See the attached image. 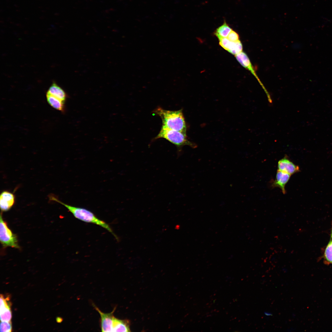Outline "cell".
<instances>
[{
	"mask_svg": "<svg viewBox=\"0 0 332 332\" xmlns=\"http://www.w3.org/2000/svg\"><path fill=\"white\" fill-rule=\"evenodd\" d=\"M49 198L50 200L57 202L64 206L76 218L86 223L95 224L104 228L111 233L117 240H118V238L109 224L98 218L91 211L84 208L68 205L63 203L52 195H49Z\"/></svg>",
	"mask_w": 332,
	"mask_h": 332,
	"instance_id": "cell-1",
	"label": "cell"
},
{
	"mask_svg": "<svg viewBox=\"0 0 332 332\" xmlns=\"http://www.w3.org/2000/svg\"><path fill=\"white\" fill-rule=\"evenodd\" d=\"M154 112L162 121V127L186 134L187 127L182 109L170 111L158 107Z\"/></svg>",
	"mask_w": 332,
	"mask_h": 332,
	"instance_id": "cell-2",
	"label": "cell"
},
{
	"mask_svg": "<svg viewBox=\"0 0 332 332\" xmlns=\"http://www.w3.org/2000/svg\"><path fill=\"white\" fill-rule=\"evenodd\" d=\"M163 138L174 144L177 148L178 152L181 153L182 148L188 145L192 148H196L197 145L189 140L186 134L177 131L162 127L161 129L155 139Z\"/></svg>",
	"mask_w": 332,
	"mask_h": 332,
	"instance_id": "cell-3",
	"label": "cell"
},
{
	"mask_svg": "<svg viewBox=\"0 0 332 332\" xmlns=\"http://www.w3.org/2000/svg\"><path fill=\"white\" fill-rule=\"evenodd\" d=\"M0 219V240L2 246L19 249L17 236L9 228L6 223L3 220L2 214Z\"/></svg>",
	"mask_w": 332,
	"mask_h": 332,
	"instance_id": "cell-4",
	"label": "cell"
},
{
	"mask_svg": "<svg viewBox=\"0 0 332 332\" xmlns=\"http://www.w3.org/2000/svg\"><path fill=\"white\" fill-rule=\"evenodd\" d=\"M95 309L99 313L101 317V328L102 332H115L120 319L114 315L115 307L113 311L109 313L102 312L95 305H93Z\"/></svg>",
	"mask_w": 332,
	"mask_h": 332,
	"instance_id": "cell-5",
	"label": "cell"
},
{
	"mask_svg": "<svg viewBox=\"0 0 332 332\" xmlns=\"http://www.w3.org/2000/svg\"><path fill=\"white\" fill-rule=\"evenodd\" d=\"M278 168L279 170L290 175L300 171L299 166L294 164L286 156L278 161Z\"/></svg>",
	"mask_w": 332,
	"mask_h": 332,
	"instance_id": "cell-6",
	"label": "cell"
},
{
	"mask_svg": "<svg viewBox=\"0 0 332 332\" xmlns=\"http://www.w3.org/2000/svg\"><path fill=\"white\" fill-rule=\"evenodd\" d=\"M15 197L12 193L7 191H3L0 196V208L2 211L10 210L14 204Z\"/></svg>",
	"mask_w": 332,
	"mask_h": 332,
	"instance_id": "cell-7",
	"label": "cell"
},
{
	"mask_svg": "<svg viewBox=\"0 0 332 332\" xmlns=\"http://www.w3.org/2000/svg\"><path fill=\"white\" fill-rule=\"evenodd\" d=\"M291 175L278 169L277 171L275 180L273 181L272 186L278 187L281 190L283 193L285 194L286 191L285 187L290 179Z\"/></svg>",
	"mask_w": 332,
	"mask_h": 332,
	"instance_id": "cell-8",
	"label": "cell"
},
{
	"mask_svg": "<svg viewBox=\"0 0 332 332\" xmlns=\"http://www.w3.org/2000/svg\"><path fill=\"white\" fill-rule=\"evenodd\" d=\"M47 93L64 102L67 95L64 90L55 82L52 83Z\"/></svg>",
	"mask_w": 332,
	"mask_h": 332,
	"instance_id": "cell-9",
	"label": "cell"
},
{
	"mask_svg": "<svg viewBox=\"0 0 332 332\" xmlns=\"http://www.w3.org/2000/svg\"><path fill=\"white\" fill-rule=\"evenodd\" d=\"M46 97L47 101L50 105L53 108L62 112H64V102L47 92Z\"/></svg>",
	"mask_w": 332,
	"mask_h": 332,
	"instance_id": "cell-10",
	"label": "cell"
},
{
	"mask_svg": "<svg viewBox=\"0 0 332 332\" xmlns=\"http://www.w3.org/2000/svg\"><path fill=\"white\" fill-rule=\"evenodd\" d=\"M232 30L225 20H224L223 24L215 30L214 34L218 38H227Z\"/></svg>",
	"mask_w": 332,
	"mask_h": 332,
	"instance_id": "cell-11",
	"label": "cell"
},
{
	"mask_svg": "<svg viewBox=\"0 0 332 332\" xmlns=\"http://www.w3.org/2000/svg\"><path fill=\"white\" fill-rule=\"evenodd\" d=\"M218 39L219 45L229 52L234 48L236 42L231 41L227 38H220Z\"/></svg>",
	"mask_w": 332,
	"mask_h": 332,
	"instance_id": "cell-12",
	"label": "cell"
},
{
	"mask_svg": "<svg viewBox=\"0 0 332 332\" xmlns=\"http://www.w3.org/2000/svg\"><path fill=\"white\" fill-rule=\"evenodd\" d=\"M0 311L1 321H11L12 313L10 309L5 308L0 310Z\"/></svg>",
	"mask_w": 332,
	"mask_h": 332,
	"instance_id": "cell-13",
	"label": "cell"
},
{
	"mask_svg": "<svg viewBox=\"0 0 332 332\" xmlns=\"http://www.w3.org/2000/svg\"><path fill=\"white\" fill-rule=\"evenodd\" d=\"M0 309L5 308L10 309L11 305L10 302V297L7 296L5 298L2 294L0 295Z\"/></svg>",
	"mask_w": 332,
	"mask_h": 332,
	"instance_id": "cell-14",
	"label": "cell"
},
{
	"mask_svg": "<svg viewBox=\"0 0 332 332\" xmlns=\"http://www.w3.org/2000/svg\"><path fill=\"white\" fill-rule=\"evenodd\" d=\"M324 256L327 261L332 263V240L330 241L326 248Z\"/></svg>",
	"mask_w": 332,
	"mask_h": 332,
	"instance_id": "cell-15",
	"label": "cell"
},
{
	"mask_svg": "<svg viewBox=\"0 0 332 332\" xmlns=\"http://www.w3.org/2000/svg\"><path fill=\"white\" fill-rule=\"evenodd\" d=\"M12 331V324L11 321H1L0 324V331L11 332Z\"/></svg>",
	"mask_w": 332,
	"mask_h": 332,
	"instance_id": "cell-16",
	"label": "cell"
},
{
	"mask_svg": "<svg viewBox=\"0 0 332 332\" xmlns=\"http://www.w3.org/2000/svg\"><path fill=\"white\" fill-rule=\"evenodd\" d=\"M227 38L230 41L235 42L239 40V36L235 31L232 30L227 37Z\"/></svg>",
	"mask_w": 332,
	"mask_h": 332,
	"instance_id": "cell-17",
	"label": "cell"
},
{
	"mask_svg": "<svg viewBox=\"0 0 332 332\" xmlns=\"http://www.w3.org/2000/svg\"><path fill=\"white\" fill-rule=\"evenodd\" d=\"M264 314L266 316L269 317L273 315L270 312L265 311L264 312Z\"/></svg>",
	"mask_w": 332,
	"mask_h": 332,
	"instance_id": "cell-18",
	"label": "cell"
},
{
	"mask_svg": "<svg viewBox=\"0 0 332 332\" xmlns=\"http://www.w3.org/2000/svg\"><path fill=\"white\" fill-rule=\"evenodd\" d=\"M331 240H332V231H331Z\"/></svg>",
	"mask_w": 332,
	"mask_h": 332,
	"instance_id": "cell-19",
	"label": "cell"
}]
</instances>
